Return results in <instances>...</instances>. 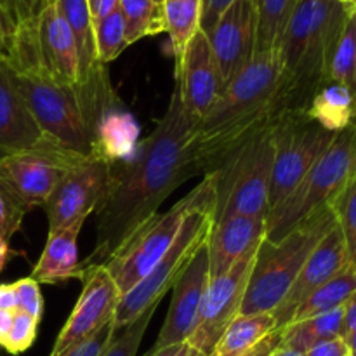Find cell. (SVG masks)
<instances>
[{
  "instance_id": "obj_1",
  "label": "cell",
  "mask_w": 356,
  "mask_h": 356,
  "mask_svg": "<svg viewBox=\"0 0 356 356\" xmlns=\"http://www.w3.org/2000/svg\"><path fill=\"white\" fill-rule=\"evenodd\" d=\"M198 122L184 111L174 89L165 115L127 162L115 165L108 193L96 209V243L80 266L104 264L141 222L190 177L200 176L193 153Z\"/></svg>"
},
{
  "instance_id": "obj_2",
  "label": "cell",
  "mask_w": 356,
  "mask_h": 356,
  "mask_svg": "<svg viewBox=\"0 0 356 356\" xmlns=\"http://www.w3.org/2000/svg\"><path fill=\"white\" fill-rule=\"evenodd\" d=\"M278 49L261 52L233 76L195 127L193 153L202 176L218 170L233 153L289 113Z\"/></svg>"
},
{
  "instance_id": "obj_3",
  "label": "cell",
  "mask_w": 356,
  "mask_h": 356,
  "mask_svg": "<svg viewBox=\"0 0 356 356\" xmlns=\"http://www.w3.org/2000/svg\"><path fill=\"white\" fill-rule=\"evenodd\" d=\"M350 16L348 2H298L278 44L289 113H306L316 90L330 80L332 58Z\"/></svg>"
},
{
  "instance_id": "obj_4",
  "label": "cell",
  "mask_w": 356,
  "mask_h": 356,
  "mask_svg": "<svg viewBox=\"0 0 356 356\" xmlns=\"http://www.w3.org/2000/svg\"><path fill=\"white\" fill-rule=\"evenodd\" d=\"M336 225V214L329 204L316 209L280 242L264 238L257 249L240 315L273 312L301 273L309 254Z\"/></svg>"
},
{
  "instance_id": "obj_5",
  "label": "cell",
  "mask_w": 356,
  "mask_h": 356,
  "mask_svg": "<svg viewBox=\"0 0 356 356\" xmlns=\"http://www.w3.org/2000/svg\"><path fill=\"white\" fill-rule=\"evenodd\" d=\"M10 75L49 141L76 155L101 156L96 127L79 87L59 86L31 72L10 70Z\"/></svg>"
},
{
  "instance_id": "obj_6",
  "label": "cell",
  "mask_w": 356,
  "mask_h": 356,
  "mask_svg": "<svg viewBox=\"0 0 356 356\" xmlns=\"http://www.w3.org/2000/svg\"><path fill=\"white\" fill-rule=\"evenodd\" d=\"M356 174V122L337 132L332 145L291 195L266 218L268 242H280L316 209L329 205Z\"/></svg>"
},
{
  "instance_id": "obj_7",
  "label": "cell",
  "mask_w": 356,
  "mask_h": 356,
  "mask_svg": "<svg viewBox=\"0 0 356 356\" xmlns=\"http://www.w3.org/2000/svg\"><path fill=\"white\" fill-rule=\"evenodd\" d=\"M214 218L216 193L205 198L188 214L174 242L160 257L159 263L152 268V271L131 291L120 296L113 316L115 330L134 322L143 312L160 302L167 292L172 291L198 250L207 245L214 226Z\"/></svg>"
},
{
  "instance_id": "obj_8",
  "label": "cell",
  "mask_w": 356,
  "mask_h": 356,
  "mask_svg": "<svg viewBox=\"0 0 356 356\" xmlns=\"http://www.w3.org/2000/svg\"><path fill=\"white\" fill-rule=\"evenodd\" d=\"M216 193L214 174L204 179L169 211L156 212L138 226L113 256L104 263L120 296L138 285L152 271L176 238L181 225L198 204Z\"/></svg>"
},
{
  "instance_id": "obj_9",
  "label": "cell",
  "mask_w": 356,
  "mask_h": 356,
  "mask_svg": "<svg viewBox=\"0 0 356 356\" xmlns=\"http://www.w3.org/2000/svg\"><path fill=\"white\" fill-rule=\"evenodd\" d=\"M273 127L247 141L212 172L216 181L214 222L229 216L268 218L275 159Z\"/></svg>"
},
{
  "instance_id": "obj_10",
  "label": "cell",
  "mask_w": 356,
  "mask_h": 356,
  "mask_svg": "<svg viewBox=\"0 0 356 356\" xmlns=\"http://www.w3.org/2000/svg\"><path fill=\"white\" fill-rule=\"evenodd\" d=\"M337 132L322 127L306 113H285L273 127V172H271L268 214L294 191L332 145Z\"/></svg>"
},
{
  "instance_id": "obj_11",
  "label": "cell",
  "mask_w": 356,
  "mask_h": 356,
  "mask_svg": "<svg viewBox=\"0 0 356 356\" xmlns=\"http://www.w3.org/2000/svg\"><path fill=\"white\" fill-rule=\"evenodd\" d=\"M87 156L58 145L0 155V190L24 212L44 207L66 170Z\"/></svg>"
},
{
  "instance_id": "obj_12",
  "label": "cell",
  "mask_w": 356,
  "mask_h": 356,
  "mask_svg": "<svg viewBox=\"0 0 356 356\" xmlns=\"http://www.w3.org/2000/svg\"><path fill=\"white\" fill-rule=\"evenodd\" d=\"M113 163L101 156H87L66 170L44 204L49 232L86 221L96 212L110 188Z\"/></svg>"
},
{
  "instance_id": "obj_13",
  "label": "cell",
  "mask_w": 356,
  "mask_h": 356,
  "mask_svg": "<svg viewBox=\"0 0 356 356\" xmlns=\"http://www.w3.org/2000/svg\"><path fill=\"white\" fill-rule=\"evenodd\" d=\"M79 280H82V291L49 356H65L70 350L99 332L108 323H113L120 291L108 273L106 266H83Z\"/></svg>"
},
{
  "instance_id": "obj_14",
  "label": "cell",
  "mask_w": 356,
  "mask_h": 356,
  "mask_svg": "<svg viewBox=\"0 0 356 356\" xmlns=\"http://www.w3.org/2000/svg\"><path fill=\"white\" fill-rule=\"evenodd\" d=\"M257 249L245 254L228 273L209 282L195 329L186 341L198 353H211L229 323L240 315Z\"/></svg>"
},
{
  "instance_id": "obj_15",
  "label": "cell",
  "mask_w": 356,
  "mask_h": 356,
  "mask_svg": "<svg viewBox=\"0 0 356 356\" xmlns=\"http://www.w3.org/2000/svg\"><path fill=\"white\" fill-rule=\"evenodd\" d=\"M257 14L254 0H235L207 31L222 87L256 56Z\"/></svg>"
},
{
  "instance_id": "obj_16",
  "label": "cell",
  "mask_w": 356,
  "mask_h": 356,
  "mask_svg": "<svg viewBox=\"0 0 356 356\" xmlns=\"http://www.w3.org/2000/svg\"><path fill=\"white\" fill-rule=\"evenodd\" d=\"M221 75L209 38L198 31L176 63V90L184 111L200 122L222 92Z\"/></svg>"
},
{
  "instance_id": "obj_17",
  "label": "cell",
  "mask_w": 356,
  "mask_h": 356,
  "mask_svg": "<svg viewBox=\"0 0 356 356\" xmlns=\"http://www.w3.org/2000/svg\"><path fill=\"white\" fill-rule=\"evenodd\" d=\"M209 282H211V275H209L207 245H205L204 249L198 250L190 266L184 270V273L172 287L169 313L152 350L179 346L190 339Z\"/></svg>"
},
{
  "instance_id": "obj_18",
  "label": "cell",
  "mask_w": 356,
  "mask_h": 356,
  "mask_svg": "<svg viewBox=\"0 0 356 356\" xmlns=\"http://www.w3.org/2000/svg\"><path fill=\"white\" fill-rule=\"evenodd\" d=\"M344 266H348L346 245H344L343 233L339 226H334L329 233L322 238V242L315 247L309 254L308 261L302 266L301 273L298 275L296 282L280 305L271 312L277 322V329L282 330L292 322L299 306L325 282L336 277Z\"/></svg>"
},
{
  "instance_id": "obj_19",
  "label": "cell",
  "mask_w": 356,
  "mask_h": 356,
  "mask_svg": "<svg viewBox=\"0 0 356 356\" xmlns=\"http://www.w3.org/2000/svg\"><path fill=\"white\" fill-rule=\"evenodd\" d=\"M266 236V219L229 216L216 221L207 242L211 280L228 273L245 254L259 247Z\"/></svg>"
},
{
  "instance_id": "obj_20",
  "label": "cell",
  "mask_w": 356,
  "mask_h": 356,
  "mask_svg": "<svg viewBox=\"0 0 356 356\" xmlns=\"http://www.w3.org/2000/svg\"><path fill=\"white\" fill-rule=\"evenodd\" d=\"M54 145L31 117L19 90L13 82L9 66L0 61V155L37 149Z\"/></svg>"
},
{
  "instance_id": "obj_21",
  "label": "cell",
  "mask_w": 356,
  "mask_h": 356,
  "mask_svg": "<svg viewBox=\"0 0 356 356\" xmlns=\"http://www.w3.org/2000/svg\"><path fill=\"white\" fill-rule=\"evenodd\" d=\"M54 2L75 38L80 68L79 87L92 92L111 89L106 66L97 61L92 30L94 21L87 0H54Z\"/></svg>"
},
{
  "instance_id": "obj_22",
  "label": "cell",
  "mask_w": 356,
  "mask_h": 356,
  "mask_svg": "<svg viewBox=\"0 0 356 356\" xmlns=\"http://www.w3.org/2000/svg\"><path fill=\"white\" fill-rule=\"evenodd\" d=\"M83 222L86 221H75L54 232H49L44 250L30 275L37 284L58 285L73 278H80L82 266L79 261L76 240Z\"/></svg>"
},
{
  "instance_id": "obj_23",
  "label": "cell",
  "mask_w": 356,
  "mask_h": 356,
  "mask_svg": "<svg viewBox=\"0 0 356 356\" xmlns=\"http://www.w3.org/2000/svg\"><path fill=\"white\" fill-rule=\"evenodd\" d=\"M306 115L329 131H343L355 122L353 94L341 83L329 80L316 90Z\"/></svg>"
},
{
  "instance_id": "obj_24",
  "label": "cell",
  "mask_w": 356,
  "mask_h": 356,
  "mask_svg": "<svg viewBox=\"0 0 356 356\" xmlns=\"http://www.w3.org/2000/svg\"><path fill=\"white\" fill-rule=\"evenodd\" d=\"M343 330L344 306L334 309V312L313 316V318L289 323L285 329H282V346L291 348L299 353H306L309 348L322 341L343 337Z\"/></svg>"
},
{
  "instance_id": "obj_25",
  "label": "cell",
  "mask_w": 356,
  "mask_h": 356,
  "mask_svg": "<svg viewBox=\"0 0 356 356\" xmlns=\"http://www.w3.org/2000/svg\"><path fill=\"white\" fill-rule=\"evenodd\" d=\"M356 292V271L348 264L344 266L336 277L316 289L305 302L298 308L292 322L299 320L313 318V316L323 315V313L334 312L337 308H343L348 299ZM291 322V323H292Z\"/></svg>"
},
{
  "instance_id": "obj_26",
  "label": "cell",
  "mask_w": 356,
  "mask_h": 356,
  "mask_svg": "<svg viewBox=\"0 0 356 356\" xmlns=\"http://www.w3.org/2000/svg\"><path fill=\"white\" fill-rule=\"evenodd\" d=\"M163 14L170 51L177 63L191 38L202 30V0H163Z\"/></svg>"
},
{
  "instance_id": "obj_27",
  "label": "cell",
  "mask_w": 356,
  "mask_h": 356,
  "mask_svg": "<svg viewBox=\"0 0 356 356\" xmlns=\"http://www.w3.org/2000/svg\"><path fill=\"white\" fill-rule=\"evenodd\" d=\"M257 14L256 54L278 49L299 0H254Z\"/></svg>"
},
{
  "instance_id": "obj_28",
  "label": "cell",
  "mask_w": 356,
  "mask_h": 356,
  "mask_svg": "<svg viewBox=\"0 0 356 356\" xmlns=\"http://www.w3.org/2000/svg\"><path fill=\"white\" fill-rule=\"evenodd\" d=\"M125 19V37L127 44L141 40L145 37L165 31V14L163 2L159 0H120L118 3Z\"/></svg>"
},
{
  "instance_id": "obj_29",
  "label": "cell",
  "mask_w": 356,
  "mask_h": 356,
  "mask_svg": "<svg viewBox=\"0 0 356 356\" xmlns=\"http://www.w3.org/2000/svg\"><path fill=\"white\" fill-rule=\"evenodd\" d=\"M92 30L97 61L101 65L106 66L108 63L115 61L129 47L127 37H125V19L120 7L108 16L94 21Z\"/></svg>"
},
{
  "instance_id": "obj_30",
  "label": "cell",
  "mask_w": 356,
  "mask_h": 356,
  "mask_svg": "<svg viewBox=\"0 0 356 356\" xmlns=\"http://www.w3.org/2000/svg\"><path fill=\"white\" fill-rule=\"evenodd\" d=\"M329 79L332 82L341 83L350 92H355L356 86V13L351 7V16L348 19L344 33L341 37L339 45L336 49V54L330 65Z\"/></svg>"
},
{
  "instance_id": "obj_31",
  "label": "cell",
  "mask_w": 356,
  "mask_h": 356,
  "mask_svg": "<svg viewBox=\"0 0 356 356\" xmlns=\"http://www.w3.org/2000/svg\"><path fill=\"white\" fill-rule=\"evenodd\" d=\"M330 207L343 233L348 264L356 271V174L348 181L344 190L330 202Z\"/></svg>"
},
{
  "instance_id": "obj_32",
  "label": "cell",
  "mask_w": 356,
  "mask_h": 356,
  "mask_svg": "<svg viewBox=\"0 0 356 356\" xmlns=\"http://www.w3.org/2000/svg\"><path fill=\"white\" fill-rule=\"evenodd\" d=\"M159 305L160 302L149 306V308L146 309V312H143L134 322L122 327V329L115 330L113 339H111L110 346L106 348L103 356H136L139 346H141L143 337H145L146 334V329L149 327V322H152Z\"/></svg>"
},
{
  "instance_id": "obj_33",
  "label": "cell",
  "mask_w": 356,
  "mask_h": 356,
  "mask_svg": "<svg viewBox=\"0 0 356 356\" xmlns=\"http://www.w3.org/2000/svg\"><path fill=\"white\" fill-rule=\"evenodd\" d=\"M38 329V320L33 316L26 315L23 312H14L13 325H10L9 334L3 339L2 346L7 353L10 355H19L30 350L31 344L35 343Z\"/></svg>"
},
{
  "instance_id": "obj_34",
  "label": "cell",
  "mask_w": 356,
  "mask_h": 356,
  "mask_svg": "<svg viewBox=\"0 0 356 356\" xmlns=\"http://www.w3.org/2000/svg\"><path fill=\"white\" fill-rule=\"evenodd\" d=\"M14 292H16V309L23 312L26 315L33 316L40 322L42 313H44V298L40 292V284L33 280L31 277L21 278L16 284H13Z\"/></svg>"
},
{
  "instance_id": "obj_35",
  "label": "cell",
  "mask_w": 356,
  "mask_h": 356,
  "mask_svg": "<svg viewBox=\"0 0 356 356\" xmlns=\"http://www.w3.org/2000/svg\"><path fill=\"white\" fill-rule=\"evenodd\" d=\"M26 212L17 207L2 190H0V238L9 240L21 228Z\"/></svg>"
},
{
  "instance_id": "obj_36",
  "label": "cell",
  "mask_w": 356,
  "mask_h": 356,
  "mask_svg": "<svg viewBox=\"0 0 356 356\" xmlns=\"http://www.w3.org/2000/svg\"><path fill=\"white\" fill-rule=\"evenodd\" d=\"M113 336V323H108V325L103 327L99 332H96L92 337H89L87 341L80 343L79 346H75L73 350H70L65 356H103L106 348L110 346Z\"/></svg>"
},
{
  "instance_id": "obj_37",
  "label": "cell",
  "mask_w": 356,
  "mask_h": 356,
  "mask_svg": "<svg viewBox=\"0 0 356 356\" xmlns=\"http://www.w3.org/2000/svg\"><path fill=\"white\" fill-rule=\"evenodd\" d=\"M0 24H2L3 35H6L7 56H9L10 47H13L14 40H16L17 33H19V30H21L17 0H0Z\"/></svg>"
},
{
  "instance_id": "obj_38",
  "label": "cell",
  "mask_w": 356,
  "mask_h": 356,
  "mask_svg": "<svg viewBox=\"0 0 356 356\" xmlns=\"http://www.w3.org/2000/svg\"><path fill=\"white\" fill-rule=\"evenodd\" d=\"M343 339L350 350V356H356V292L344 305Z\"/></svg>"
},
{
  "instance_id": "obj_39",
  "label": "cell",
  "mask_w": 356,
  "mask_h": 356,
  "mask_svg": "<svg viewBox=\"0 0 356 356\" xmlns=\"http://www.w3.org/2000/svg\"><path fill=\"white\" fill-rule=\"evenodd\" d=\"M233 2H235V0H202V31L207 33V31L214 26L216 21L219 19V16H221Z\"/></svg>"
},
{
  "instance_id": "obj_40",
  "label": "cell",
  "mask_w": 356,
  "mask_h": 356,
  "mask_svg": "<svg viewBox=\"0 0 356 356\" xmlns=\"http://www.w3.org/2000/svg\"><path fill=\"white\" fill-rule=\"evenodd\" d=\"M350 350H348L346 343L343 337H334V339L322 341V343L315 344L306 351L305 356H348Z\"/></svg>"
},
{
  "instance_id": "obj_41",
  "label": "cell",
  "mask_w": 356,
  "mask_h": 356,
  "mask_svg": "<svg viewBox=\"0 0 356 356\" xmlns=\"http://www.w3.org/2000/svg\"><path fill=\"white\" fill-rule=\"evenodd\" d=\"M49 3V0H17V10H19V19H21V31L26 26H30L33 23L35 17L40 14V10L44 9ZM17 33V35H19Z\"/></svg>"
},
{
  "instance_id": "obj_42",
  "label": "cell",
  "mask_w": 356,
  "mask_h": 356,
  "mask_svg": "<svg viewBox=\"0 0 356 356\" xmlns=\"http://www.w3.org/2000/svg\"><path fill=\"white\" fill-rule=\"evenodd\" d=\"M89 3L90 16H92V21L101 19V17L108 16L110 13H113L115 9H118V3L120 0H87Z\"/></svg>"
},
{
  "instance_id": "obj_43",
  "label": "cell",
  "mask_w": 356,
  "mask_h": 356,
  "mask_svg": "<svg viewBox=\"0 0 356 356\" xmlns=\"http://www.w3.org/2000/svg\"><path fill=\"white\" fill-rule=\"evenodd\" d=\"M16 292L13 284L0 285V312H16Z\"/></svg>"
},
{
  "instance_id": "obj_44",
  "label": "cell",
  "mask_w": 356,
  "mask_h": 356,
  "mask_svg": "<svg viewBox=\"0 0 356 356\" xmlns=\"http://www.w3.org/2000/svg\"><path fill=\"white\" fill-rule=\"evenodd\" d=\"M14 312H0V346H2L3 339L9 334L10 325H13Z\"/></svg>"
},
{
  "instance_id": "obj_45",
  "label": "cell",
  "mask_w": 356,
  "mask_h": 356,
  "mask_svg": "<svg viewBox=\"0 0 356 356\" xmlns=\"http://www.w3.org/2000/svg\"><path fill=\"white\" fill-rule=\"evenodd\" d=\"M181 346H183V344H179V346L162 348V350H149L145 356H176L177 353H179Z\"/></svg>"
},
{
  "instance_id": "obj_46",
  "label": "cell",
  "mask_w": 356,
  "mask_h": 356,
  "mask_svg": "<svg viewBox=\"0 0 356 356\" xmlns=\"http://www.w3.org/2000/svg\"><path fill=\"white\" fill-rule=\"evenodd\" d=\"M9 254H10L9 240L0 238V271H2V268L6 266L7 259H9Z\"/></svg>"
},
{
  "instance_id": "obj_47",
  "label": "cell",
  "mask_w": 356,
  "mask_h": 356,
  "mask_svg": "<svg viewBox=\"0 0 356 356\" xmlns=\"http://www.w3.org/2000/svg\"><path fill=\"white\" fill-rule=\"evenodd\" d=\"M7 58V40L6 35H3L2 24H0V61H6Z\"/></svg>"
},
{
  "instance_id": "obj_48",
  "label": "cell",
  "mask_w": 356,
  "mask_h": 356,
  "mask_svg": "<svg viewBox=\"0 0 356 356\" xmlns=\"http://www.w3.org/2000/svg\"><path fill=\"white\" fill-rule=\"evenodd\" d=\"M273 356H305V353H299V351L291 350V348H285V346H278V350L275 351Z\"/></svg>"
},
{
  "instance_id": "obj_49",
  "label": "cell",
  "mask_w": 356,
  "mask_h": 356,
  "mask_svg": "<svg viewBox=\"0 0 356 356\" xmlns=\"http://www.w3.org/2000/svg\"><path fill=\"white\" fill-rule=\"evenodd\" d=\"M176 356H205V355L198 353V351H197V350H193V348H191L190 344H188V343H184L183 346H181L179 353H177Z\"/></svg>"
},
{
  "instance_id": "obj_50",
  "label": "cell",
  "mask_w": 356,
  "mask_h": 356,
  "mask_svg": "<svg viewBox=\"0 0 356 356\" xmlns=\"http://www.w3.org/2000/svg\"><path fill=\"white\" fill-rule=\"evenodd\" d=\"M353 101H355V122H356V86H355V92H353Z\"/></svg>"
},
{
  "instance_id": "obj_51",
  "label": "cell",
  "mask_w": 356,
  "mask_h": 356,
  "mask_svg": "<svg viewBox=\"0 0 356 356\" xmlns=\"http://www.w3.org/2000/svg\"><path fill=\"white\" fill-rule=\"evenodd\" d=\"M350 6L353 7V10H355V13H356V3H350Z\"/></svg>"
},
{
  "instance_id": "obj_52",
  "label": "cell",
  "mask_w": 356,
  "mask_h": 356,
  "mask_svg": "<svg viewBox=\"0 0 356 356\" xmlns=\"http://www.w3.org/2000/svg\"><path fill=\"white\" fill-rule=\"evenodd\" d=\"M348 3H356V0H348Z\"/></svg>"
},
{
  "instance_id": "obj_53",
  "label": "cell",
  "mask_w": 356,
  "mask_h": 356,
  "mask_svg": "<svg viewBox=\"0 0 356 356\" xmlns=\"http://www.w3.org/2000/svg\"><path fill=\"white\" fill-rule=\"evenodd\" d=\"M337 2H348V0H337Z\"/></svg>"
},
{
  "instance_id": "obj_54",
  "label": "cell",
  "mask_w": 356,
  "mask_h": 356,
  "mask_svg": "<svg viewBox=\"0 0 356 356\" xmlns=\"http://www.w3.org/2000/svg\"><path fill=\"white\" fill-rule=\"evenodd\" d=\"M159 2H163V0H159Z\"/></svg>"
},
{
  "instance_id": "obj_55",
  "label": "cell",
  "mask_w": 356,
  "mask_h": 356,
  "mask_svg": "<svg viewBox=\"0 0 356 356\" xmlns=\"http://www.w3.org/2000/svg\"><path fill=\"white\" fill-rule=\"evenodd\" d=\"M49 2H51V0H49Z\"/></svg>"
},
{
  "instance_id": "obj_56",
  "label": "cell",
  "mask_w": 356,
  "mask_h": 356,
  "mask_svg": "<svg viewBox=\"0 0 356 356\" xmlns=\"http://www.w3.org/2000/svg\"><path fill=\"white\" fill-rule=\"evenodd\" d=\"M348 356H350V355H348Z\"/></svg>"
}]
</instances>
